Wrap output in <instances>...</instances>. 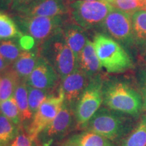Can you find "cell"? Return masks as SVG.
I'll use <instances>...</instances> for the list:
<instances>
[{
	"label": "cell",
	"mask_w": 146,
	"mask_h": 146,
	"mask_svg": "<svg viewBox=\"0 0 146 146\" xmlns=\"http://www.w3.org/2000/svg\"><path fill=\"white\" fill-rule=\"evenodd\" d=\"M60 76L55 68L40 56L35 68L27 78V85L35 88L52 90L57 85Z\"/></svg>",
	"instance_id": "12"
},
{
	"label": "cell",
	"mask_w": 146,
	"mask_h": 146,
	"mask_svg": "<svg viewBox=\"0 0 146 146\" xmlns=\"http://www.w3.org/2000/svg\"><path fill=\"white\" fill-rule=\"evenodd\" d=\"M27 89L29 108L33 114L34 115L41 106L42 103L51 94L50 93L51 90L38 89L29 85H27Z\"/></svg>",
	"instance_id": "26"
},
{
	"label": "cell",
	"mask_w": 146,
	"mask_h": 146,
	"mask_svg": "<svg viewBox=\"0 0 146 146\" xmlns=\"http://www.w3.org/2000/svg\"><path fill=\"white\" fill-rule=\"evenodd\" d=\"M78 66L90 78L99 75L102 70L94 43L89 39L78 56Z\"/></svg>",
	"instance_id": "15"
},
{
	"label": "cell",
	"mask_w": 146,
	"mask_h": 146,
	"mask_svg": "<svg viewBox=\"0 0 146 146\" xmlns=\"http://www.w3.org/2000/svg\"><path fill=\"white\" fill-rule=\"evenodd\" d=\"M14 97L19 108L23 121H27L31 119L33 114L31 111L29 105L28 89L26 82L22 81L18 84L14 92Z\"/></svg>",
	"instance_id": "21"
},
{
	"label": "cell",
	"mask_w": 146,
	"mask_h": 146,
	"mask_svg": "<svg viewBox=\"0 0 146 146\" xmlns=\"http://www.w3.org/2000/svg\"><path fill=\"white\" fill-rule=\"evenodd\" d=\"M64 95L61 87L57 94H52L42 103L32 118L27 133L35 141L42 131L56 118L64 102Z\"/></svg>",
	"instance_id": "8"
},
{
	"label": "cell",
	"mask_w": 146,
	"mask_h": 146,
	"mask_svg": "<svg viewBox=\"0 0 146 146\" xmlns=\"http://www.w3.org/2000/svg\"><path fill=\"white\" fill-rule=\"evenodd\" d=\"M21 81L12 67L0 74V102L14 96L16 87Z\"/></svg>",
	"instance_id": "18"
},
{
	"label": "cell",
	"mask_w": 146,
	"mask_h": 146,
	"mask_svg": "<svg viewBox=\"0 0 146 146\" xmlns=\"http://www.w3.org/2000/svg\"><path fill=\"white\" fill-rule=\"evenodd\" d=\"M40 56L39 48L35 47L32 50H23L12 68L21 81H25L35 68Z\"/></svg>",
	"instance_id": "16"
},
{
	"label": "cell",
	"mask_w": 146,
	"mask_h": 146,
	"mask_svg": "<svg viewBox=\"0 0 146 146\" xmlns=\"http://www.w3.org/2000/svg\"><path fill=\"white\" fill-rule=\"evenodd\" d=\"M22 51L18 39L0 40V54L10 66L18 59Z\"/></svg>",
	"instance_id": "23"
},
{
	"label": "cell",
	"mask_w": 146,
	"mask_h": 146,
	"mask_svg": "<svg viewBox=\"0 0 146 146\" xmlns=\"http://www.w3.org/2000/svg\"><path fill=\"white\" fill-rule=\"evenodd\" d=\"M144 59H145V62H146V50H145V54H144Z\"/></svg>",
	"instance_id": "37"
},
{
	"label": "cell",
	"mask_w": 146,
	"mask_h": 146,
	"mask_svg": "<svg viewBox=\"0 0 146 146\" xmlns=\"http://www.w3.org/2000/svg\"><path fill=\"white\" fill-rule=\"evenodd\" d=\"M93 43L100 64L108 72L122 73L133 68L130 56L112 38L104 34H98L94 36Z\"/></svg>",
	"instance_id": "4"
},
{
	"label": "cell",
	"mask_w": 146,
	"mask_h": 146,
	"mask_svg": "<svg viewBox=\"0 0 146 146\" xmlns=\"http://www.w3.org/2000/svg\"><path fill=\"white\" fill-rule=\"evenodd\" d=\"M70 14L67 0H35L19 9L13 15L29 16H58Z\"/></svg>",
	"instance_id": "11"
},
{
	"label": "cell",
	"mask_w": 146,
	"mask_h": 146,
	"mask_svg": "<svg viewBox=\"0 0 146 146\" xmlns=\"http://www.w3.org/2000/svg\"><path fill=\"white\" fill-rule=\"evenodd\" d=\"M114 8L129 15L139 10H143V1L140 0H114L111 3Z\"/></svg>",
	"instance_id": "27"
},
{
	"label": "cell",
	"mask_w": 146,
	"mask_h": 146,
	"mask_svg": "<svg viewBox=\"0 0 146 146\" xmlns=\"http://www.w3.org/2000/svg\"><path fill=\"white\" fill-rule=\"evenodd\" d=\"M34 141L28 133L20 130L17 135L8 146H33Z\"/></svg>",
	"instance_id": "28"
},
{
	"label": "cell",
	"mask_w": 146,
	"mask_h": 146,
	"mask_svg": "<svg viewBox=\"0 0 146 146\" xmlns=\"http://www.w3.org/2000/svg\"><path fill=\"white\" fill-rule=\"evenodd\" d=\"M131 17L135 43L146 47V10L137 11Z\"/></svg>",
	"instance_id": "19"
},
{
	"label": "cell",
	"mask_w": 146,
	"mask_h": 146,
	"mask_svg": "<svg viewBox=\"0 0 146 146\" xmlns=\"http://www.w3.org/2000/svg\"><path fill=\"white\" fill-rule=\"evenodd\" d=\"M72 108L64 101L56 118L39 135L45 146L50 145L55 139L63 137L72 129L74 115Z\"/></svg>",
	"instance_id": "10"
},
{
	"label": "cell",
	"mask_w": 146,
	"mask_h": 146,
	"mask_svg": "<svg viewBox=\"0 0 146 146\" xmlns=\"http://www.w3.org/2000/svg\"><path fill=\"white\" fill-rule=\"evenodd\" d=\"M21 129L0 113V146H8Z\"/></svg>",
	"instance_id": "24"
},
{
	"label": "cell",
	"mask_w": 146,
	"mask_h": 146,
	"mask_svg": "<svg viewBox=\"0 0 146 146\" xmlns=\"http://www.w3.org/2000/svg\"><path fill=\"white\" fill-rule=\"evenodd\" d=\"M62 32L66 41L75 54L78 61V56L89 39L85 30L70 18L64 24Z\"/></svg>",
	"instance_id": "14"
},
{
	"label": "cell",
	"mask_w": 146,
	"mask_h": 146,
	"mask_svg": "<svg viewBox=\"0 0 146 146\" xmlns=\"http://www.w3.org/2000/svg\"><path fill=\"white\" fill-rule=\"evenodd\" d=\"M103 1H107V2H108V3H110L111 4V3H112V1H114V0H103Z\"/></svg>",
	"instance_id": "36"
},
{
	"label": "cell",
	"mask_w": 146,
	"mask_h": 146,
	"mask_svg": "<svg viewBox=\"0 0 146 146\" xmlns=\"http://www.w3.org/2000/svg\"><path fill=\"white\" fill-rule=\"evenodd\" d=\"M91 78L77 67L73 72L62 80L60 87L64 95L65 102L71 107L76 105Z\"/></svg>",
	"instance_id": "13"
},
{
	"label": "cell",
	"mask_w": 146,
	"mask_h": 146,
	"mask_svg": "<svg viewBox=\"0 0 146 146\" xmlns=\"http://www.w3.org/2000/svg\"><path fill=\"white\" fill-rule=\"evenodd\" d=\"M0 113L18 127H21V114L14 96L0 102Z\"/></svg>",
	"instance_id": "25"
},
{
	"label": "cell",
	"mask_w": 146,
	"mask_h": 146,
	"mask_svg": "<svg viewBox=\"0 0 146 146\" xmlns=\"http://www.w3.org/2000/svg\"><path fill=\"white\" fill-rule=\"evenodd\" d=\"M35 1V0H13V3H12V6L10 11H12V14H13L19 9L29 4V3L33 2Z\"/></svg>",
	"instance_id": "31"
},
{
	"label": "cell",
	"mask_w": 146,
	"mask_h": 146,
	"mask_svg": "<svg viewBox=\"0 0 146 146\" xmlns=\"http://www.w3.org/2000/svg\"><path fill=\"white\" fill-rule=\"evenodd\" d=\"M103 103L110 109L138 118L143 110L140 91L127 81L111 79L104 81Z\"/></svg>",
	"instance_id": "1"
},
{
	"label": "cell",
	"mask_w": 146,
	"mask_h": 146,
	"mask_svg": "<svg viewBox=\"0 0 146 146\" xmlns=\"http://www.w3.org/2000/svg\"><path fill=\"white\" fill-rule=\"evenodd\" d=\"M14 20L24 35L33 38L36 47L62 29L70 14L58 16H29L13 15Z\"/></svg>",
	"instance_id": "5"
},
{
	"label": "cell",
	"mask_w": 146,
	"mask_h": 146,
	"mask_svg": "<svg viewBox=\"0 0 146 146\" xmlns=\"http://www.w3.org/2000/svg\"><path fill=\"white\" fill-rule=\"evenodd\" d=\"M38 48L40 56L54 67L61 80L78 67L77 59L66 41L62 29L45 40Z\"/></svg>",
	"instance_id": "3"
},
{
	"label": "cell",
	"mask_w": 146,
	"mask_h": 146,
	"mask_svg": "<svg viewBox=\"0 0 146 146\" xmlns=\"http://www.w3.org/2000/svg\"><path fill=\"white\" fill-rule=\"evenodd\" d=\"M140 1H143V0H140Z\"/></svg>",
	"instance_id": "38"
},
{
	"label": "cell",
	"mask_w": 146,
	"mask_h": 146,
	"mask_svg": "<svg viewBox=\"0 0 146 146\" xmlns=\"http://www.w3.org/2000/svg\"><path fill=\"white\" fill-rule=\"evenodd\" d=\"M67 1L69 2V4H70V3L71 2H73V1H77V0H67ZM83 1H96V0H83Z\"/></svg>",
	"instance_id": "34"
},
{
	"label": "cell",
	"mask_w": 146,
	"mask_h": 146,
	"mask_svg": "<svg viewBox=\"0 0 146 146\" xmlns=\"http://www.w3.org/2000/svg\"><path fill=\"white\" fill-rule=\"evenodd\" d=\"M23 35L15 21L3 11L0 10V40L18 39Z\"/></svg>",
	"instance_id": "22"
},
{
	"label": "cell",
	"mask_w": 146,
	"mask_h": 146,
	"mask_svg": "<svg viewBox=\"0 0 146 146\" xmlns=\"http://www.w3.org/2000/svg\"><path fill=\"white\" fill-rule=\"evenodd\" d=\"M18 42L23 50H31L36 47V42L31 36L23 35L20 39H18Z\"/></svg>",
	"instance_id": "29"
},
{
	"label": "cell",
	"mask_w": 146,
	"mask_h": 146,
	"mask_svg": "<svg viewBox=\"0 0 146 146\" xmlns=\"http://www.w3.org/2000/svg\"><path fill=\"white\" fill-rule=\"evenodd\" d=\"M120 146H146V114L141 116L133 131L122 140Z\"/></svg>",
	"instance_id": "20"
},
{
	"label": "cell",
	"mask_w": 146,
	"mask_h": 146,
	"mask_svg": "<svg viewBox=\"0 0 146 146\" xmlns=\"http://www.w3.org/2000/svg\"><path fill=\"white\" fill-rule=\"evenodd\" d=\"M102 28L113 39L126 47L135 43L131 15L113 7L102 25Z\"/></svg>",
	"instance_id": "9"
},
{
	"label": "cell",
	"mask_w": 146,
	"mask_h": 146,
	"mask_svg": "<svg viewBox=\"0 0 146 146\" xmlns=\"http://www.w3.org/2000/svg\"><path fill=\"white\" fill-rule=\"evenodd\" d=\"M9 67H10V65L7 63V62L4 60V58L0 54V74H1L5 70H6Z\"/></svg>",
	"instance_id": "33"
},
{
	"label": "cell",
	"mask_w": 146,
	"mask_h": 146,
	"mask_svg": "<svg viewBox=\"0 0 146 146\" xmlns=\"http://www.w3.org/2000/svg\"><path fill=\"white\" fill-rule=\"evenodd\" d=\"M135 118L123 112L100 108L83 129L112 141L123 140L135 127Z\"/></svg>",
	"instance_id": "2"
},
{
	"label": "cell",
	"mask_w": 146,
	"mask_h": 146,
	"mask_svg": "<svg viewBox=\"0 0 146 146\" xmlns=\"http://www.w3.org/2000/svg\"><path fill=\"white\" fill-rule=\"evenodd\" d=\"M103 84L102 76L91 78L75 106L74 117L78 128L85 127L103 103Z\"/></svg>",
	"instance_id": "7"
},
{
	"label": "cell",
	"mask_w": 146,
	"mask_h": 146,
	"mask_svg": "<svg viewBox=\"0 0 146 146\" xmlns=\"http://www.w3.org/2000/svg\"><path fill=\"white\" fill-rule=\"evenodd\" d=\"M13 0H0V10L10 11L12 8Z\"/></svg>",
	"instance_id": "32"
},
{
	"label": "cell",
	"mask_w": 146,
	"mask_h": 146,
	"mask_svg": "<svg viewBox=\"0 0 146 146\" xmlns=\"http://www.w3.org/2000/svg\"><path fill=\"white\" fill-rule=\"evenodd\" d=\"M64 146H116L113 141L92 131H85L69 137Z\"/></svg>",
	"instance_id": "17"
},
{
	"label": "cell",
	"mask_w": 146,
	"mask_h": 146,
	"mask_svg": "<svg viewBox=\"0 0 146 146\" xmlns=\"http://www.w3.org/2000/svg\"><path fill=\"white\" fill-rule=\"evenodd\" d=\"M69 8L71 20L85 31H89L102 27L113 6L103 0H77L70 3Z\"/></svg>",
	"instance_id": "6"
},
{
	"label": "cell",
	"mask_w": 146,
	"mask_h": 146,
	"mask_svg": "<svg viewBox=\"0 0 146 146\" xmlns=\"http://www.w3.org/2000/svg\"><path fill=\"white\" fill-rule=\"evenodd\" d=\"M143 10H146V0H143Z\"/></svg>",
	"instance_id": "35"
},
{
	"label": "cell",
	"mask_w": 146,
	"mask_h": 146,
	"mask_svg": "<svg viewBox=\"0 0 146 146\" xmlns=\"http://www.w3.org/2000/svg\"><path fill=\"white\" fill-rule=\"evenodd\" d=\"M139 86L143 102V110H146V71H142L139 75Z\"/></svg>",
	"instance_id": "30"
}]
</instances>
